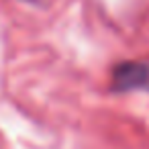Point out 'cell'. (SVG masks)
I'll return each instance as SVG.
<instances>
[{
	"label": "cell",
	"instance_id": "6da1fadb",
	"mask_svg": "<svg viewBox=\"0 0 149 149\" xmlns=\"http://www.w3.org/2000/svg\"><path fill=\"white\" fill-rule=\"evenodd\" d=\"M112 92L149 90V63L147 61H120L112 70Z\"/></svg>",
	"mask_w": 149,
	"mask_h": 149
},
{
	"label": "cell",
	"instance_id": "7a4b0ae2",
	"mask_svg": "<svg viewBox=\"0 0 149 149\" xmlns=\"http://www.w3.org/2000/svg\"><path fill=\"white\" fill-rule=\"evenodd\" d=\"M25 2H39V0H25Z\"/></svg>",
	"mask_w": 149,
	"mask_h": 149
}]
</instances>
